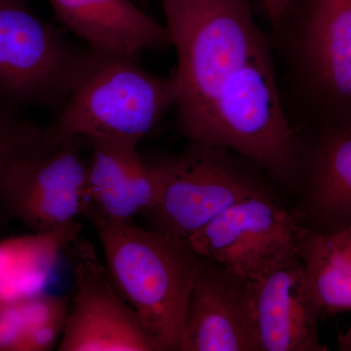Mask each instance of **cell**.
<instances>
[{"label":"cell","mask_w":351,"mask_h":351,"mask_svg":"<svg viewBox=\"0 0 351 351\" xmlns=\"http://www.w3.org/2000/svg\"><path fill=\"white\" fill-rule=\"evenodd\" d=\"M177 53V123L281 181L304 175L307 149L289 119L271 46L251 0H160Z\"/></svg>","instance_id":"6da1fadb"},{"label":"cell","mask_w":351,"mask_h":351,"mask_svg":"<svg viewBox=\"0 0 351 351\" xmlns=\"http://www.w3.org/2000/svg\"><path fill=\"white\" fill-rule=\"evenodd\" d=\"M82 215L98 233L113 284L157 351H179L199 260L189 240L108 219L87 203Z\"/></svg>","instance_id":"7a4b0ae2"},{"label":"cell","mask_w":351,"mask_h":351,"mask_svg":"<svg viewBox=\"0 0 351 351\" xmlns=\"http://www.w3.org/2000/svg\"><path fill=\"white\" fill-rule=\"evenodd\" d=\"M177 96L174 75H154L135 58L89 48L68 101L44 130L52 141L80 137L140 143L175 107Z\"/></svg>","instance_id":"3957f363"},{"label":"cell","mask_w":351,"mask_h":351,"mask_svg":"<svg viewBox=\"0 0 351 351\" xmlns=\"http://www.w3.org/2000/svg\"><path fill=\"white\" fill-rule=\"evenodd\" d=\"M274 27L313 129L351 124V0H301Z\"/></svg>","instance_id":"277c9868"},{"label":"cell","mask_w":351,"mask_h":351,"mask_svg":"<svg viewBox=\"0 0 351 351\" xmlns=\"http://www.w3.org/2000/svg\"><path fill=\"white\" fill-rule=\"evenodd\" d=\"M61 29L39 18L29 0H0V110L27 106L59 112L87 63Z\"/></svg>","instance_id":"5b68a950"},{"label":"cell","mask_w":351,"mask_h":351,"mask_svg":"<svg viewBox=\"0 0 351 351\" xmlns=\"http://www.w3.org/2000/svg\"><path fill=\"white\" fill-rule=\"evenodd\" d=\"M84 138L52 141L43 129L14 160L0 206L32 232H50L77 221L87 203Z\"/></svg>","instance_id":"8992f818"},{"label":"cell","mask_w":351,"mask_h":351,"mask_svg":"<svg viewBox=\"0 0 351 351\" xmlns=\"http://www.w3.org/2000/svg\"><path fill=\"white\" fill-rule=\"evenodd\" d=\"M228 152L193 143L184 154L158 161L163 188L145 214L154 230L189 239L235 203L263 193Z\"/></svg>","instance_id":"52a82bcc"},{"label":"cell","mask_w":351,"mask_h":351,"mask_svg":"<svg viewBox=\"0 0 351 351\" xmlns=\"http://www.w3.org/2000/svg\"><path fill=\"white\" fill-rule=\"evenodd\" d=\"M302 228L263 191L235 203L188 240L200 257L254 280L277 263L299 255Z\"/></svg>","instance_id":"ba28073f"},{"label":"cell","mask_w":351,"mask_h":351,"mask_svg":"<svg viewBox=\"0 0 351 351\" xmlns=\"http://www.w3.org/2000/svg\"><path fill=\"white\" fill-rule=\"evenodd\" d=\"M75 295L60 351H157L140 318L123 299L89 241L78 239Z\"/></svg>","instance_id":"9c48e42d"},{"label":"cell","mask_w":351,"mask_h":351,"mask_svg":"<svg viewBox=\"0 0 351 351\" xmlns=\"http://www.w3.org/2000/svg\"><path fill=\"white\" fill-rule=\"evenodd\" d=\"M179 351H261L249 280L199 256Z\"/></svg>","instance_id":"30bf717a"},{"label":"cell","mask_w":351,"mask_h":351,"mask_svg":"<svg viewBox=\"0 0 351 351\" xmlns=\"http://www.w3.org/2000/svg\"><path fill=\"white\" fill-rule=\"evenodd\" d=\"M261 351H324L321 307L300 256L249 280Z\"/></svg>","instance_id":"8fae6325"},{"label":"cell","mask_w":351,"mask_h":351,"mask_svg":"<svg viewBox=\"0 0 351 351\" xmlns=\"http://www.w3.org/2000/svg\"><path fill=\"white\" fill-rule=\"evenodd\" d=\"M87 204L108 219L131 221L156 206L163 188L160 163H149L138 143L122 138H88Z\"/></svg>","instance_id":"7c38bea8"},{"label":"cell","mask_w":351,"mask_h":351,"mask_svg":"<svg viewBox=\"0 0 351 351\" xmlns=\"http://www.w3.org/2000/svg\"><path fill=\"white\" fill-rule=\"evenodd\" d=\"M56 20L87 47L137 59L172 46L169 32L134 0H48Z\"/></svg>","instance_id":"4fadbf2b"},{"label":"cell","mask_w":351,"mask_h":351,"mask_svg":"<svg viewBox=\"0 0 351 351\" xmlns=\"http://www.w3.org/2000/svg\"><path fill=\"white\" fill-rule=\"evenodd\" d=\"M309 228L336 232L351 226V124L313 129L304 167Z\"/></svg>","instance_id":"5bb4252c"},{"label":"cell","mask_w":351,"mask_h":351,"mask_svg":"<svg viewBox=\"0 0 351 351\" xmlns=\"http://www.w3.org/2000/svg\"><path fill=\"white\" fill-rule=\"evenodd\" d=\"M77 221L50 230L0 241V302L23 301L45 292L58 258L80 239Z\"/></svg>","instance_id":"9a60e30c"},{"label":"cell","mask_w":351,"mask_h":351,"mask_svg":"<svg viewBox=\"0 0 351 351\" xmlns=\"http://www.w3.org/2000/svg\"><path fill=\"white\" fill-rule=\"evenodd\" d=\"M299 256L321 313L351 311V226L336 232L302 226Z\"/></svg>","instance_id":"2e32d148"},{"label":"cell","mask_w":351,"mask_h":351,"mask_svg":"<svg viewBox=\"0 0 351 351\" xmlns=\"http://www.w3.org/2000/svg\"><path fill=\"white\" fill-rule=\"evenodd\" d=\"M41 132V127L18 119L17 113L0 110V198L14 160Z\"/></svg>","instance_id":"e0dca14e"},{"label":"cell","mask_w":351,"mask_h":351,"mask_svg":"<svg viewBox=\"0 0 351 351\" xmlns=\"http://www.w3.org/2000/svg\"><path fill=\"white\" fill-rule=\"evenodd\" d=\"M31 327L25 300L0 302V351H21Z\"/></svg>","instance_id":"ac0fdd59"},{"label":"cell","mask_w":351,"mask_h":351,"mask_svg":"<svg viewBox=\"0 0 351 351\" xmlns=\"http://www.w3.org/2000/svg\"><path fill=\"white\" fill-rule=\"evenodd\" d=\"M263 8L267 14V17L271 23L272 27H276L280 21L292 0H260Z\"/></svg>","instance_id":"d6986e66"}]
</instances>
